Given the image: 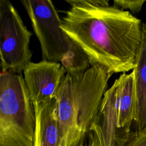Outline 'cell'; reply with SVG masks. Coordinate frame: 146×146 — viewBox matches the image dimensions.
I'll use <instances>...</instances> for the list:
<instances>
[{
  "label": "cell",
  "mask_w": 146,
  "mask_h": 146,
  "mask_svg": "<svg viewBox=\"0 0 146 146\" xmlns=\"http://www.w3.org/2000/svg\"><path fill=\"white\" fill-rule=\"evenodd\" d=\"M35 119L23 77L0 75V146H35Z\"/></svg>",
  "instance_id": "obj_4"
},
{
  "label": "cell",
  "mask_w": 146,
  "mask_h": 146,
  "mask_svg": "<svg viewBox=\"0 0 146 146\" xmlns=\"http://www.w3.org/2000/svg\"><path fill=\"white\" fill-rule=\"evenodd\" d=\"M62 29L85 53L90 66L112 73H125L136 67L142 40V22L127 10L100 6L87 0H66Z\"/></svg>",
  "instance_id": "obj_1"
},
{
  "label": "cell",
  "mask_w": 146,
  "mask_h": 146,
  "mask_svg": "<svg viewBox=\"0 0 146 146\" xmlns=\"http://www.w3.org/2000/svg\"><path fill=\"white\" fill-rule=\"evenodd\" d=\"M93 121L99 126L102 146L124 145L129 132H125L117 127V83L116 80L104 95Z\"/></svg>",
  "instance_id": "obj_7"
},
{
  "label": "cell",
  "mask_w": 146,
  "mask_h": 146,
  "mask_svg": "<svg viewBox=\"0 0 146 146\" xmlns=\"http://www.w3.org/2000/svg\"><path fill=\"white\" fill-rule=\"evenodd\" d=\"M32 33L16 9L7 0L0 1L1 71L22 74L31 62L29 48Z\"/></svg>",
  "instance_id": "obj_5"
},
{
  "label": "cell",
  "mask_w": 146,
  "mask_h": 146,
  "mask_svg": "<svg viewBox=\"0 0 146 146\" xmlns=\"http://www.w3.org/2000/svg\"><path fill=\"white\" fill-rule=\"evenodd\" d=\"M117 83V127L129 133L135 117L136 88L134 72L123 73Z\"/></svg>",
  "instance_id": "obj_9"
},
{
  "label": "cell",
  "mask_w": 146,
  "mask_h": 146,
  "mask_svg": "<svg viewBox=\"0 0 146 146\" xmlns=\"http://www.w3.org/2000/svg\"><path fill=\"white\" fill-rule=\"evenodd\" d=\"M145 2V0H115L113 6L123 10L128 9L133 13H138L141 11L142 6Z\"/></svg>",
  "instance_id": "obj_12"
},
{
  "label": "cell",
  "mask_w": 146,
  "mask_h": 146,
  "mask_svg": "<svg viewBox=\"0 0 146 146\" xmlns=\"http://www.w3.org/2000/svg\"><path fill=\"white\" fill-rule=\"evenodd\" d=\"M21 3L40 43L42 60L60 63L71 75L90 67L83 51L62 30V19L51 1L23 0Z\"/></svg>",
  "instance_id": "obj_3"
},
{
  "label": "cell",
  "mask_w": 146,
  "mask_h": 146,
  "mask_svg": "<svg viewBox=\"0 0 146 146\" xmlns=\"http://www.w3.org/2000/svg\"><path fill=\"white\" fill-rule=\"evenodd\" d=\"M35 113V146H58L59 132L55 99L33 103Z\"/></svg>",
  "instance_id": "obj_8"
},
{
  "label": "cell",
  "mask_w": 146,
  "mask_h": 146,
  "mask_svg": "<svg viewBox=\"0 0 146 146\" xmlns=\"http://www.w3.org/2000/svg\"><path fill=\"white\" fill-rule=\"evenodd\" d=\"M112 74L100 65L90 66L75 75L66 74L55 98L58 146H80L96 115Z\"/></svg>",
  "instance_id": "obj_2"
},
{
  "label": "cell",
  "mask_w": 146,
  "mask_h": 146,
  "mask_svg": "<svg viewBox=\"0 0 146 146\" xmlns=\"http://www.w3.org/2000/svg\"><path fill=\"white\" fill-rule=\"evenodd\" d=\"M80 146H102L99 128L96 124L93 123L91 125L85 139Z\"/></svg>",
  "instance_id": "obj_11"
},
{
  "label": "cell",
  "mask_w": 146,
  "mask_h": 146,
  "mask_svg": "<svg viewBox=\"0 0 146 146\" xmlns=\"http://www.w3.org/2000/svg\"><path fill=\"white\" fill-rule=\"evenodd\" d=\"M66 74V68L60 63L47 60L30 62L25 67L23 74L32 104L55 99Z\"/></svg>",
  "instance_id": "obj_6"
},
{
  "label": "cell",
  "mask_w": 146,
  "mask_h": 146,
  "mask_svg": "<svg viewBox=\"0 0 146 146\" xmlns=\"http://www.w3.org/2000/svg\"><path fill=\"white\" fill-rule=\"evenodd\" d=\"M124 146H146V129L131 130Z\"/></svg>",
  "instance_id": "obj_13"
},
{
  "label": "cell",
  "mask_w": 146,
  "mask_h": 146,
  "mask_svg": "<svg viewBox=\"0 0 146 146\" xmlns=\"http://www.w3.org/2000/svg\"><path fill=\"white\" fill-rule=\"evenodd\" d=\"M133 70L136 88L135 130L146 129V23H142V40Z\"/></svg>",
  "instance_id": "obj_10"
}]
</instances>
